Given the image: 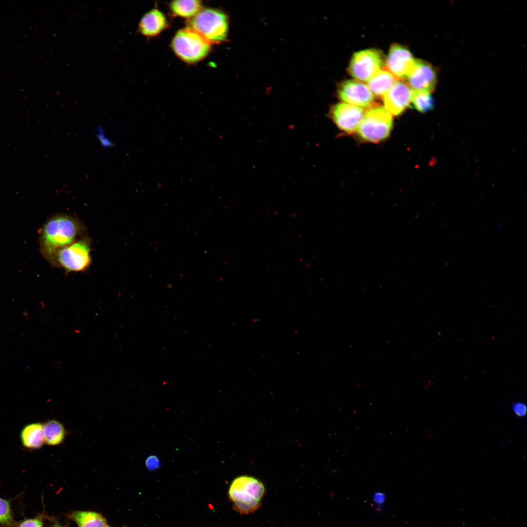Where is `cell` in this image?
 Here are the masks:
<instances>
[{"mask_svg":"<svg viewBox=\"0 0 527 527\" xmlns=\"http://www.w3.org/2000/svg\"><path fill=\"white\" fill-rule=\"evenodd\" d=\"M81 226L78 220L68 215H58L49 219L44 225L41 237V250L47 259L53 264L59 249L78 239Z\"/></svg>","mask_w":527,"mask_h":527,"instance_id":"1","label":"cell"},{"mask_svg":"<svg viewBox=\"0 0 527 527\" xmlns=\"http://www.w3.org/2000/svg\"><path fill=\"white\" fill-rule=\"evenodd\" d=\"M265 492V486L260 480L253 476L242 475L232 481L228 495L234 509L246 514L260 507Z\"/></svg>","mask_w":527,"mask_h":527,"instance_id":"2","label":"cell"},{"mask_svg":"<svg viewBox=\"0 0 527 527\" xmlns=\"http://www.w3.org/2000/svg\"><path fill=\"white\" fill-rule=\"evenodd\" d=\"M212 43L193 29L187 27L178 31L172 42V49L183 61L198 62L209 53Z\"/></svg>","mask_w":527,"mask_h":527,"instance_id":"3","label":"cell"},{"mask_svg":"<svg viewBox=\"0 0 527 527\" xmlns=\"http://www.w3.org/2000/svg\"><path fill=\"white\" fill-rule=\"evenodd\" d=\"M187 25L211 43H221L227 37L228 17L218 9L203 8L195 16L188 20Z\"/></svg>","mask_w":527,"mask_h":527,"instance_id":"4","label":"cell"},{"mask_svg":"<svg viewBox=\"0 0 527 527\" xmlns=\"http://www.w3.org/2000/svg\"><path fill=\"white\" fill-rule=\"evenodd\" d=\"M392 126L391 114L383 107L374 106L364 114L358 132L364 140L377 142L388 136Z\"/></svg>","mask_w":527,"mask_h":527,"instance_id":"5","label":"cell"},{"mask_svg":"<svg viewBox=\"0 0 527 527\" xmlns=\"http://www.w3.org/2000/svg\"><path fill=\"white\" fill-rule=\"evenodd\" d=\"M90 243L86 238L78 239L72 243L59 249L55 253L53 264L67 272H80L90 264Z\"/></svg>","mask_w":527,"mask_h":527,"instance_id":"6","label":"cell"},{"mask_svg":"<svg viewBox=\"0 0 527 527\" xmlns=\"http://www.w3.org/2000/svg\"><path fill=\"white\" fill-rule=\"evenodd\" d=\"M384 64V57L381 51L368 49L354 53L348 70L351 76L357 81H368L382 69Z\"/></svg>","mask_w":527,"mask_h":527,"instance_id":"7","label":"cell"},{"mask_svg":"<svg viewBox=\"0 0 527 527\" xmlns=\"http://www.w3.org/2000/svg\"><path fill=\"white\" fill-rule=\"evenodd\" d=\"M405 79L413 91L431 92L436 85L437 75L429 63L415 59L413 66Z\"/></svg>","mask_w":527,"mask_h":527,"instance_id":"8","label":"cell"},{"mask_svg":"<svg viewBox=\"0 0 527 527\" xmlns=\"http://www.w3.org/2000/svg\"><path fill=\"white\" fill-rule=\"evenodd\" d=\"M340 99L349 104L367 107L374 101V96L367 85L356 80L342 82L338 89Z\"/></svg>","mask_w":527,"mask_h":527,"instance_id":"9","label":"cell"},{"mask_svg":"<svg viewBox=\"0 0 527 527\" xmlns=\"http://www.w3.org/2000/svg\"><path fill=\"white\" fill-rule=\"evenodd\" d=\"M415 60L405 46L393 44L386 58V69L396 78L406 79L413 66Z\"/></svg>","mask_w":527,"mask_h":527,"instance_id":"10","label":"cell"},{"mask_svg":"<svg viewBox=\"0 0 527 527\" xmlns=\"http://www.w3.org/2000/svg\"><path fill=\"white\" fill-rule=\"evenodd\" d=\"M413 92L406 82L397 80L383 96L385 109L393 115H399L411 102Z\"/></svg>","mask_w":527,"mask_h":527,"instance_id":"11","label":"cell"},{"mask_svg":"<svg viewBox=\"0 0 527 527\" xmlns=\"http://www.w3.org/2000/svg\"><path fill=\"white\" fill-rule=\"evenodd\" d=\"M364 114L362 107L345 103L337 104L331 111L333 121L340 129L347 133L358 129Z\"/></svg>","mask_w":527,"mask_h":527,"instance_id":"12","label":"cell"},{"mask_svg":"<svg viewBox=\"0 0 527 527\" xmlns=\"http://www.w3.org/2000/svg\"><path fill=\"white\" fill-rule=\"evenodd\" d=\"M166 18L158 9H153L146 13L139 24V31L142 35L152 37L160 34L167 27Z\"/></svg>","mask_w":527,"mask_h":527,"instance_id":"13","label":"cell"},{"mask_svg":"<svg viewBox=\"0 0 527 527\" xmlns=\"http://www.w3.org/2000/svg\"><path fill=\"white\" fill-rule=\"evenodd\" d=\"M397 80L386 69H383L367 81V86L373 95L381 97L385 94Z\"/></svg>","mask_w":527,"mask_h":527,"instance_id":"14","label":"cell"},{"mask_svg":"<svg viewBox=\"0 0 527 527\" xmlns=\"http://www.w3.org/2000/svg\"><path fill=\"white\" fill-rule=\"evenodd\" d=\"M78 527H106L105 518L100 513L91 511L76 510L67 515Z\"/></svg>","mask_w":527,"mask_h":527,"instance_id":"15","label":"cell"},{"mask_svg":"<svg viewBox=\"0 0 527 527\" xmlns=\"http://www.w3.org/2000/svg\"><path fill=\"white\" fill-rule=\"evenodd\" d=\"M43 425L41 423H33L26 426L20 434L22 445L26 448L37 449L40 448L44 442L43 436Z\"/></svg>","mask_w":527,"mask_h":527,"instance_id":"16","label":"cell"},{"mask_svg":"<svg viewBox=\"0 0 527 527\" xmlns=\"http://www.w3.org/2000/svg\"><path fill=\"white\" fill-rule=\"evenodd\" d=\"M169 8L175 16L189 20L203 9V4L202 1L198 0H178L171 1Z\"/></svg>","mask_w":527,"mask_h":527,"instance_id":"17","label":"cell"},{"mask_svg":"<svg viewBox=\"0 0 527 527\" xmlns=\"http://www.w3.org/2000/svg\"><path fill=\"white\" fill-rule=\"evenodd\" d=\"M44 442L48 445L61 444L65 436V429L62 425L56 420H50L43 425Z\"/></svg>","mask_w":527,"mask_h":527,"instance_id":"18","label":"cell"},{"mask_svg":"<svg viewBox=\"0 0 527 527\" xmlns=\"http://www.w3.org/2000/svg\"><path fill=\"white\" fill-rule=\"evenodd\" d=\"M411 102L416 109L423 113L429 111L433 106L430 92L413 91Z\"/></svg>","mask_w":527,"mask_h":527,"instance_id":"19","label":"cell"},{"mask_svg":"<svg viewBox=\"0 0 527 527\" xmlns=\"http://www.w3.org/2000/svg\"><path fill=\"white\" fill-rule=\"evenodd\" d=\"M13 523L11 504L9 500L0 497V525L10 527Z\"/></svg>","mask_w":527,"mask_h":527,"instance_id":"20","label":"cell"},{"mask_svg":"<svg viewBox=\"0 0 527 527\" xmlns=\"http://www.w3.org/2000/svg\"><path fill=\"white\" fill-rule=\"evenodd\" d=\"M16 527H43L42 515L33 518L25 519L20 522Z\"/></svg>","mask_w":527,"mask_h":527,"instance_id":"21","label":"cell"},{"mask_svg":"<svg viewBox=\"0 0 527 527\" xmlns=\"http://www.w3.org/2000/svg\"><path fill=\"white\" fill-rule=\"evenodd\" d=\"M526 405L523 402H515L512 405L514 413L520 417H524L527 413Z\"/></svg>","mask_w":527,"mask_h":527,"instance_id":"22","label":"cell"},{"mask_svg":"<svg viewBox=\"0 0 527 527\" xmlns=\"http://www.w3.org/2000/svg\"><path fill=\"white\" fill-rule=\"evenodd\" d=\"M98 134L97 137L98 139L101 142L102 145L105 147H111L113 145V143L109 141L106 137L103 132L102 129L101 128L98 129Z\"/></svg>","mask_w":527,"mask_h":527,"instance_id":"23","label":"cell"},{"mask_svg":"<svg viewBox=\"0 0 527 527\" xmlns=\"http://www.w3.org/2000/svg\"><path fill=\"white\" fill-rule=\"evenodd\" d=\"M156 458L155 457H150L147 458L146 461V465L149 469H152L157 467L158 465Z\"/></svg>","mask_w":527,"mask_h":527,"instance_id":"24","label":"cell"},{"mask_svg":"<svg viewBox=\"0 0 527 527\" xmlns=\"http://www.w3.org/2000/svg\"><path fill=\"white\" fill-rule=\"evenodd\" d=\"M50 527H66L57 521H54Z\"/></svg>","mask_w":527,"mask_h":527,"instance_id":"25","label":"cell"},{"mask_svg":"<svg viewBox=\"0 0 527 527\" xmlns=\"http://www.w3.org/2000/svg\"><path fill=\"white\" fill-rule=\"evenodd\" d=\"M110 527V526H107V527Z\"/></svg>","mask_w":527,"mask_h":527,"instance_id":"26","label":"cell"}]
</instances>
